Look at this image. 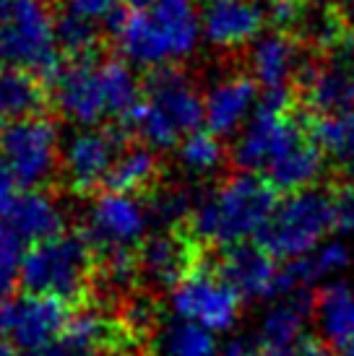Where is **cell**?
<instances>
[{
  "instance_id": "ffe728a7",
  "label": "cell",
  "mask_w": 354,
  "mask_h": 356,
  "mask_svg": "<svg viewBox=\"0 0 354 356\" xmlns=\"http://www.w3.org/2000/svg\"><path fill=\"white\" fill-rule=\"evenodd\" d=\"M0 224L10 229L21 242L37 245V242L63 234L66 213L49 193H45L42 188H26L13 195Z\"/></svg>"
},
{
  "instance_id": "d6986e66",
  "label": "cell",
  "mask_w": 354,
  "mask_h": 356,
  "mask_svg": "<svg viewBox=\"0 0 354 356\" xmlns=\"http://www.w3.org/2000/svg\"><path fill=\"white\" fill-rule=\"evenodd\" d=\"M219 273L240 291L243 299H276L282 266L261 245H235L226 248Z\"/></svg>"
},
{
  "instance_id": "44dd1931",
  "label": "cell",
  "mask_w": 354,
  "mask_h": 356,
  "mask_svg": "<svg viewBox=\"0 0 354 356\" xmlns=\"http://www.w3.org/2000/svg\"><path fill=\"white\" fill-rule=\"evenodd\" d=\"M302 63H305V58L300 50V42L295 37H289L286 31L274 29L268 34H261L253 42L250 76L266 91H286V86L297 81Z\"/></svg>"
},
{
  "instance_id": "f1b7e54d",
  "label": "cell",
  "mask_w": 354,
  "mask_h": 356,
  "mask_svg": "<svg viewBox=\"0 0 354 356\" xmlns=\"http://www.w3.org/2000/svg\"><path fill=\"white\" fill-rule=\"evenodd\" d=\"M55 34H58V47L68 52L70 58H88L94 55L102 40L99 24L81 19L70 10H63L55 19Z\"/></svg>"
},
{
  "instance_id": "8d00e7d4",
  "label": "cell",
  "mask_w": 354,
  "mask_h": 356,
  "mask_svg": "<svg viewBox=\"0 0 354 356\" xmlns=\"http://www.w3.org/2000/svg\"><path fill=\"white\" fill-rule=\"evenodd\" d=\"M217 356H261L256 343H247L243 338H235V341H229L226 346L219 348Z\"/></svg>"
},
{
  "instance_id": "ab89813d",
  "label": "cell",
  "mask_w": 354,
  "mask_h": 356,
  "mask_svg": "<svg viewBox=\"0 0 354 356\" xmlns=\"http://www.w3.org/2000/svg\"><path fill=\"white\" fill-rule=\"evenodd\" d=\"M125 6H130V8H144V6H148L151 0H123Z\"/></svg>"
},
{
  "instance_id": "e575fe53",
  "label": "cell",
  "mask_w": 354,
  "mask_h": 356,
  "mask_svg": "<svg viewBox=\"0 0 354 356\" xmlns=\"http://www.w3.org/2000/svg\"><path fill=\"white\" fill-rule=\"evenodd\" d=\"M339 227L344 232H354V188L339 195Z\"/></svg>"
},
{
  "instance_id": "f35d334b",
  "label": "cell",
  "mask_w": 354,
  "mask_h": 356,
  "mask_svg": "<svg viewBox=\"0 0 354 356\" xmlns=\"http://www.w3.org/2000/svg\"><path fill=\"white\" fill-rule=\"evenodd\" d=\"M302 3H310V6H318V8H331V6H339V3H346V0H302Z\"/></svg>"
},
{
  "instance_id": "7402d4cb",
  "label": "cell",
  "mask_w": 354,
  "mask_h": 356,
  "mask_svg": "<svg viewBox=\"0 0 354 356\" xmlns=\"http://www.w3.org/2000/svg\"><path fill=\"white\" fill-rule=\"evenodd\" d=\"M313 320L331 348H349L354 343V286L346 281L325 284L313 302Z\"/></svg>"
},
{
  "instance_id": "5b68a950",
  "label": "cell",
  "mask_w": 354,
  "mask_h": 356,
  "mask_svg": "<svg viewBox=\"0 0 354 356\" xmlns=\"http://www.w3.org/2000/svg\"><path fill=\"white\" fill-rule=\"evenodd\" d=\"M334 227H339V195L315 185L276 203L256 239L276 260H295L315 252Z\"/></svg>"
},
{
  "instance_id": "836d02e7",
  "label": "cell",
  "mask_w": 354,
  "mask_h": 356,
  "mask_svg": "<svg viewBox=\"0 0 354 356\" xmlns=\"http://www.w3.org/2000/svg\"><path fill=\"white\" fill-rule=\"evenodd\" d=\"M13 195H16V179L10 177V172L3 167V161H0V221L6 216V211H8Z\"/></svg>"
},
{
  "instance_id": "7bdbcfd3",
  "label": "cell",
  "mask_w": 354,
  "mask_h": 356,
  "mask_svg": "<svg viewBox=\"0 0 354 356\" xmlns=\"http://www.w3.org/2000/svg\"><path fill=\"white\" fill-rule=\"evenodd\" d=\"M0 60H3V58H0Z\"/></svg>"
},
{
  "instance_id": "5bb4252c",
  "label": "cell",
  "mask_w": 354,
  "mask_h": 356,
  "mask_svg": "<svg viewBox=\"0 0 354 356\" xmlns=\"http://www.w3.org/2000/svg\"><path fill=\"white\" fill-rule=\"evenodd\" d=\"M297 91L313 115H339L354 109V58L352 52H334L318 63H302L297 73Z\"/></svg>"
},
{
  "instance_id": "277c9868",
  "label": "cell",
  "mask_w": 354,
  "mask_h": 356,
  "mask_svg": "<svg viewBox=\"0 0 354 356\" xmlns=\"http://www.w3.org/2000/svg\"><path fill=\"white\" fill-rule=\"evenodd\" d=\"M206 120L203 97L183 70L159 68L148 76L144 86V99L130 125L141 140L154 151L177 149L180 140L196 133Z\"/></svg>"
},
{
  "instance_id": "484cf974",
  "label": "cell",
  "mask_w": 354,
  "mask_h": 356,
  "mask_svg": "<svg viewBox=\"0 0 354 356\" xmlns=\"http://www.w3.org/2000/svg\"><path fill=\"white\" fill-rule=\"evenodd\" d=\"M159 356H217V338L208 327L177 317L159 336Z\"/></svg>"
},
{
  "instance_id": "b9f144b4",
  "label": "cell",
  "mask_w": 354,
  "mask_h": 356,
  "mask_svg": "<svg viewBox=\"0 0 354 356\" xmlns=\"http://www.w3.org/2000/svg\"><path fill=\"white\" fill-rule=\"evenodd\" d=\"M349 175H352V182H354V164H349Z\"/></svg>"
},
{
  "instance_id": "ba28073f",
  "label": "cell",
  "mask_w": 354,
  "mask_h": 356,
  "mask_svg": "<svg viewBox=\"0 0 354 356\" xmlns=\"http://www.w3.org/2000/svg\"><path fill=\"white\" fill-rule=\"evenodd\" d=\"M60 130L42 115L6 122L0 130V161L21 188H45L60 172Z\"/></svg>"
},
{
  "instance_id": "8992f818",
  "label": "cell",
  "mask_w": 354,
  "mask_h": 356,
  "mask_svg": "<svg viewBox=\"0 0 354 356\" xmlns=\"http://www.w3.org/2000/svg\"><path fill=\"white\" fill-rule=\"evenodd\" d=\"M94 268V250L84 234H58L31 245L21 263L26 294L58 299L66 305L86 297Z\"/></svg>"
},
{
  "instance_id": "e0dca14e",
  "label": "cell",
  "mask_w": 354,
  "mask_h": 356,
  "mask_svg": "<svg viewBox=\"0 0 354 356\" xmlns=\"http://www.w3.org/2000/svg\"><path fill=\"white\" fill-rule=\"evenodd\" d=\"M313 302L315 297L307 294V289L276 297L258 327L256 346L261 356H295V348L305 338L307 320L313 317Z\"/></svg>"
},
{
  "instance_id": "d6a6232c",
  "label": "cell",
  "mask_w": 354,
  "mask_h": 356,
  "mask_svg": "<svg viewBox=\"0 0 354 356\" xmlns=\"http://www.w3.org/2000/svg\"><path fill=\"white\" fill-rule=\"evenodd\" d=\"M120 3L123 0H66V10L76 13L81 19L91 21V24H105L109 29V24L120 16Z\"/></svg>"
},
{
  "instance_id": "3957f363",
  "label": "cell",
  "mask_w": 354,
  "mask_h": 356,
  "mask_svg": "<svg viewBox=\"0 0 354 356\" xmlns=\"http://www.w3.org/2000/svg\"><path fill=\"white\" fill-rule=\"evenodd\" d=\"M276 208V188L258 172L240 169L196 200L190 234L214 248H235L258 237Z\"/></svg>"
},
{
  "instance_id": "4316f807",
  "label": "cell",
  "mask_w": 354,
  "mask_h": 356,
  "mask_svg": "<svg viewBox=\"0 0 354 356\" xmlns=\"http://www.w3.org/2000/svg\"><path fill=\"white\" fill-rule=\"evenodd\" d=\"M310 136L325 156L339 164H354V109L339 115H318L310 125Z\"/></svg>"
},
{
  "instance_id": "7a4b0ae2",
  "label": "cell",
  "mask_w": 354,
  "mask_h": 356,
  "mask_svg": "<svg viewBox=\"0 0 354 356\" xmlns=\"http://www.w3.org/2000/svg\"><path fill=\"white\" fill-rule=\"evenodd\" d=\"M123 58L138 68H172L196 52L201 8L196 0H151L144 8L120 10L109 24Z\"/></svg>"
},
{
  "instance_id": "6da1fadb",
  "label": "cell",
  "mask_w": 354,
  "mask_h": 356,
  "mask_svg": "<svg viewBox=\"0 0 354 356\" xmlns=\"http://www.w3.org/2000/svg\"><path fill=\"white\" fill-rule=\"evenodd\" d=\"M141 99L144 86L123 60L73 58L52 73V104L81 128H94L102 120L130 125Z\"/></svg>"
},
{
  "instance_id": "1f68e13d",
  "label": "cell",
  "mask_w": 354,
  "mask_h": 356,
  "mask_svg": "<svg viewBox=\"0 0 354 356\" xmlns=\"http://www.w3.org/2000/svg\"><path fill=\"white\" fill-rule=\"evenodd\" d=\"M307 260H310L315 281H321L325 276L341 273L352 263V252H349V248H346L341 239H325L321 248L307 255Z\"/></svg>"
},
{
  "instance_id": "9c48e42d",
  "label": "cell",
  "mask_w": 354,
  "mask_h": 356,
  "mask_svg": "<svg viewBox=\"0 0 354 356\" xmlns=\"http://www.w3.org/2000/svg\"><path fill=\"white\" fill-rule=\"evenodd\" d=\"M289 91H266L258 99L256 112L235 143V164L247 172H266L300 136L307 130L289 109Z\"/></svg>"
},
{
  "instance_id": "d590c367",
  "label": "cell",
  "mask_w": 354,
  "mask_h": 356,
  "mask_svg": "<svg viewBox=\"0 0 354 356\" xmlns=\"http://www.w3.org/2000/svg\"><path fill=\"white\" fill-rule=\"evenodd\" d=\"M295 356H336L334 348L321 338H302L300 346L295 348Z\"/></svg>"
},
{
  "instance_id": "60d3db41",
  "label": "cell",
  "mask_w": 354,
  "mask_h": 356,
  "mask_svg": "<svg viewBox=\"0 0 354 356\" xmlns=\"http://www.w3.org/2000/svg\"><path fill=\"white\" fill-rule=\"evenodd\" d=\"M346 356H354V343L349 348H346Z\"/></svg>"
},
{
  "instance_id": "2e32d148",
  "label": "cell",
  "mask_w": 354,
  "mask_h": 356,
  "mask_svg": "<svg viewBox=\"0 0 354 356\" xmlns=\"http://www.w3.org/2000/svg\"><path fill=\"white\" fill-rule=\"evenodd\" d=\"M198 252L193 242L183 237L177 229L151 234L138 248V270L141 278L157 289H175L193 270Z\"/></svg>"
},
{
  "instance_id": "603a6c76",
  "label": "cell",
  "mask_w": 354,
  "mask_h": 356,
  "mask_svg": "<svg viewBox=\"0 0 354 356\" xmlns=\"http://www.w3.org/2000/svg\"><path fill=\"white\" fill-rule=\"evenodd\" d=\"M323 169L325 154L313 140L310 130H307L305 136H300L271 167L266 169V179L276 190L295 193V190L315 188V182L323 177Z\"/></svg>"
},
{
  "instance_id": "7c38bea8",
  "label": "cell",
  "mask_w": 354,
  "mask_h": 356,
  "mask_svg": "<svg viewBox=\"0 0 354 356\" xmlns=\"http://www.w3.org/2000/svg\"><path fill=\"white\" fill-rule=\"evenodd\" d=\"M146 203L136 195L107 190L88 208L84 237L91 245L94 255H105L112 250H138L148 232Z\"/></svg>"
},
{
  "instance_id": "74e56055",
  "label": "cell",
  "mask_w": 354,
  "mask_h": 356,
  "mask_svg": "<svg viewBox=\"0 0 354 356\" xmlns=\"http://www.w3.org/2000/svg\"><path fill=\"white\" fill-rule=\"evenodd\" d=\"M0 356H19V351L10 346V341L6 336H0Z\"/></svg>"
},
{
  "instance_id": "52a82bcc",
  "label": "cell",
  "mask_w": 354,
  "mask_h": 356,
  "mask_svg": "<svg viewBox=\"0 0 354 356\" xmlns=\"http://www.w3.org/2000/svg\"><path fill=\"white\" fill-rule=\"evenodd\" d=\"M55 19L45 0H0V58L13 68L55 73L58 63Z\"/></svg>"
},
{
  "instance_id": "f546056e",
  "label": "cell",
  "mask_w": 354,
  "mask_h": 356,
  "mask_svg": "<svg viewBox=\"0 0 354 356\" xmlns=\"http://www.w3.org/2000/svg\"><path fill=\"white\" fill-rule=\"evenodd\" d=\"M196 200L198 195H193L187 188L172 185V188H159L146 203V208L151 213V221H157V224L167 229H177L183 221L190 218L193 208H196Z\"/></svg>"
},
{
  "instance_id": "cb8c5ba5",
  "label": "cell",
  "mask_w": 354,
  "mask_h": 356,
  "mask_svg": "<svg viewBox=\"0 0 354 356\" xmlns=\"http://www.w3.org/2000/svg\"><path fill=\"white\" fill-rule=\"evenodd\" d=\"M45 89L31 70L0 68V122L40 115Z\"/></svg>"
},
{
  "instance_id": "4dcf8cb0",
  "label": "cell",
  "mask_w": 354,
  "mask_h": 356,
  "mask_svg": "<svg viewBox=\"0 0 354 356\" xmlns=\"http://www.w3.org/2000/svg\"><path fill=\"white\" fill-rule=\"evenodd\" d=\"M21 245L24 242L0 224V299L8 297L21 281V263H24Z\"/></svg>"
},
{
  "instance_id": "83f0119b",
  "label": "cell",
  "mask_w": 354,
  "mask_h": 356,
  "mask_svg": "<svg viewBox=\"0 0 354 356\" xmlns=\"http://www.w3.org/2000/svg\"><path fill=\"white\" fill-rule=\"evenodd\" d=\"M177 161L193 177H206L222 169L226 161V149L222 146L217 133L211 130H196L180 140L177 146Z\"/></svg>"
},
{
  "instance_id": "4fadbf2b",
  "label": "cell",
  "mask_w": 354,
  "mask_h": 356,
  "mask_svg": "<svg viewBox=\"0 0 354 356\" xmlns=\"http://www.w3.org/2000/svg\"><path fill=\"white\" fill-rule=\"evenodd\" d=\"M123 133L109 125H94L81 128L63 143L60 156V175L73 193H94L97 188L107 185V177L112 172L115 159L120 156Z\"/></svg>"
},
{
  "instance_id": "d4e9b609",
  "label": "cell",
  "mask_w": 354,
  "mask_h": 356,
  "mask_svg": "<svg viewBox=\"0 0 354 356\" xmlns=\"http://www.w3.org/2000/svg\"><path fill=\"white\" fill-rule=\"evenodd\" d=\"M159 179V159L151 146H125L112 164L107 177V190L138 195L157 185Z\"/></svg>"
},
{
  "instance_id": "8fae6325",
  "label": "cell",
  "mask_w": 354,
  "mask_h": 356,
  "mask_svg": "<svg viewBox=\"0 0 354 356\" xmlns=\"http://www.w3.org/2000/svg\"><path fill=\"white\" fill-rule=\"evenodd\" d=\"M68 305L58 299L24 294L0 305V336L21 356H47L68 327Z\"/></svg>"
},
{
  "instance_id": "9a60e30c",
  "label": "cell",
  "mask_w": 354,
  "mask_h": 356,
  "mask_svg": "<svg viewBox=\"0 0 354 356\" xmlns=\"http://www.w3.org/2000/svg\"><path fill=\"white\" fill-rule=\"evenodd\" d=\"M266 21L268 16L261 0H206L201 6L203 40L224 52L253 44L261 37Z\"/></svg>"
},
{
  "instance_id": "30bf717a",
  "label": "cell",
  "mask_w": 354,
  "mask_h": 356,
  "mask_svg": "<svg viewBox=\"0 0 354 356\" xmlns=\"http://www.w3.org/2000/svg\"><path fill=\"white\" fill-rule=\"evenodd\" d=\"M243 297L219 268H206L198 260L193 270L172 289V309L177 317L208 327L211 333H226L240 320Z\"/></svg>"
},
{
  "instance_id": "ac0fdd59",
  "label": "cell",
  "mask_w": 354,
  "mask_h": 356,
  "mask_svg": "<svg viewBox=\"0 0 354 356\" xmlns=\"http://www.w3.org/2000/svg\"><path fill=\"white\" fill-rule=\"evenodd\" d=\"M258 107V81L247 73H235L219 79L203 97V112H206V128L211 133L235 136L245 128V122Z\"/></svg>"
}]
</instances>
